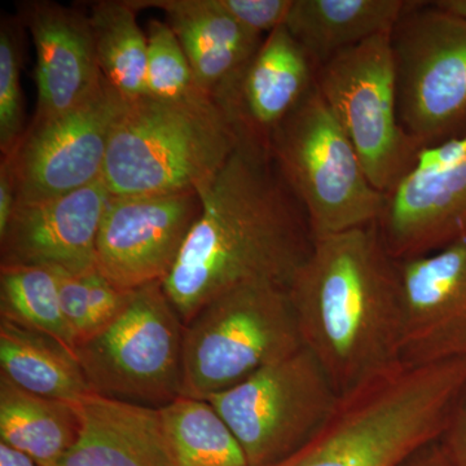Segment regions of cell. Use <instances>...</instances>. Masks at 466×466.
<instances>
[{
	"instance_id": "cell-1",
	"label": "cell",
	"mask_w": 466,
	"mask_h": 466,
	"mask_svg": "<svg viewBox=\"0 0 466 466\" xmlns=\"http://www.w3.org/2000/svg\"><path fill=\"white\" fill-rule=\"evenodd\" d=\"M198 196L200 217L162 281L184 325L244 285L287 288L314 244L305 211L267 150L238 144Z\"/></svg>"
},
{
	"instance_id": "cell-2",
	"label": "cell",
	"mask_w": 466,
	"mask_h": 466,
	"mask_svg": "<svg viewBox=\"0 0 466 466\" xmlns=\"http://www.w3.org/2000/svg\"><path fill=\"white\" fill-rule=\"evenodd\" d=\"M287 290L303 346L341 397L401 367L398 262L377 223L314 240Z\"/></svg>"
},
{
	"instance_id": "cell-3",
	"label": "cell",
	"mask_w": 466,
	"mask_h": 466,
	"mask_svg": "<svg viewBox=\"0 0 466 466\" xmlns=\"http://www.w3.org/2000/svg\"><path fill=\"white\" fill-rule=\"evenodd\" d=\"M466 382V358L401 366L342 395L303 449L275 466H400L438 440Z\"/></svg>"
},
{
	"instance_id": "cell-4",
	"label": "cell",
	"mask_w": 466,
	"mask_h": 466,
	"mask_svg": "<svg viewBox=\"0 0 466 466\" xmlns=\"http://www.w3.org/2000/svg\"><path fill=\"white\" fill-rule=\"evenodd\" d=\"M228 119L210 96L126 103L106 153L110 196L200 192L238 148Z\"/></svg>"
},
{
	"instance_id": "cell-5",
	"label": "cell",
	"mask_w": 466,
	"mask_h": 466,
	"mask_svg": "<svg viewBox=\"0 0 466 466\" xmlns=\"http://www.w3.org/2000/svg\"><path fill=\"white\" fill-rule=\"evenodd\" d=\"M269 153L314 240L379 222L386 196L368 179L317 84L276 128Z\"/></svg>"
},
{
	"instance_id": "cell-6",
	"label": "cell",
	"mask_w": 466,
	"mask_h": 466,
	"mask_svg": "<svg viewBox=\"0 0 466 466\" xmlns=\"http://www.w3.org/2000/svg\"><path fill=\"white\" fill-rule=\"evenodd\" d=\"M302 348L287 288L244 285L184 325L182 397L208 400Z\"/></svg>"
},
{
	"instance_id": "cell-7",
	"label": "cell",
	"mask_w": 466,
	"mask_h": 466,
	"mask_svg": "<svg viewBox=\"0 0 466 466\" xmlns=\"http://www.w3.org/2000/svg\"><path fill=\"white\" fill-rule=\"evenodd\" d=\"M184 323L162 283L131 290L118 315L76 346L92 392L161 408L182 397Z\"/></svg>"
},
{
	"instance_id": "cell-8",
	"label": "cell",
	"mask_w": 466,
	"mask_h": 466,
	"mask_svg": "<svg viewBox=\"0 0 466 466\" xmlns=\"http://www.w3.org/2000/svg\"><path fill=\"white\" fill-rule=\"evenodd\" d=\"M208 400L231 429L250 466H275L317 437L341 394L303 346Z\"/></svg>"
},
{
	"instance_id": "cell-9",
	"label": "cell",
	"mask_w": 466,
	"mask_h": 466,
	"mask_svg": "<svg viewBox=\"0 0 466 466\" xmlns=\"http://www.w3.org/2000/svg\"><path fill=\"white\" fill-rule=\"evenodd\" d=\"M401 127L420 150L466 137V23L412 2L391 30Z\"/></svg>"
},
{
	"instance_id": "cell-10",
	"label": "cell",
	"mask_w": 466,
	"mask_h": 466,
	"mask_svg": "<svg viewBox=\"0 0 466 466\" xmlns=\"http://www.w3.org/2000/svg\"><path fill=\"white\" fill-rule=\"evenodd\" d=\"M317 86L357 150L368 179L388 198L413 170L421 152L398 115L391 32L319 66Z\"/></svg>"
},
{
	"instance_id": "cell-11",
	"label": "cell",
	"mask_w": 466,
	"mask_h": 466,
	"mask_svg": "<svg viewBox=\"0 0 466 466\" xmlns=\"http://www.w3.org/2000/svg\"><path fill=\"white\" fill-rule=\"evenodd\" d=\"M125 106L121 95L104 81L76 108L32 119L11 155L2 157L17 205L51 200L103 179L110 137Z\"/></svg>"
},
{
	"instance_id": "cell-12",
	"label": "cell",
	"mask_w": 466,
	"mask_h": 466,
	"mask_svg": "<svg viewBox=\"0 0 466 466\" xmlns=\"http://www.w3.org/2000/svg\"><path fill=\"white\" fill-rule=\"evenodd\" d=\"M201 210L198 192L110 196L97 233L95 267L124 290L162 283Z\"/></svg>"
},
{
	"instance_id": "cell-13",
	"label": "cell",
	"mask_w": 466,
	"mask_h": 466,
	"mask_svg": "<svg viewBox=\"0 0 466 466\" xmlns=\"http://www.w3.org/2000/svg\"><path fill=\"white\" fill-rule=\"evenodd\" d=\"M377 227L395 260L466 241V137L419 153Z\"/></svg>"
},
{
	"instance_id": "cell-14",
	"label": "cell",
	"mask_w": 466,
	"mask_h": 466,
	"mask_svg": "<svg viewBox=\"0 0 466 466\" xmlns=\"http://www.w3.org/2000/svg\"><path fill=\"white\" fill-rule=\"evenodd\" d=\"M397 262L401 366L466 358V241Z\"/></svg>"
},
{
	"instance_id": "cell-15",
	"label": "cell",
	"mask_w": 466,
	"mask_h": 466,
	"mask_svg": "<svg viewBox=\"0 0 466 466\" xmlns=\"http://www.w3.org/2000/svg\"><path fill=\"white\" fill-rule=\"evenodd\" d=\"M317 84V66L280 26L213 97L238 144L269 152L272 135ZM271 155V153H269Z\"/></svg>"
},
{
	"instance_id": "cell-16",
	"label": "cell",
	"mask_w": 466,
	"mask_h": 466,
	"mask_svg": "<svg viewBox=\"0 0 466 466\" xmlns=\"http://www.w3.org/2000/svg\"><path fill=\"white\" fill-rule=\"evenodd\" d=\"M109 198L101 179L60 198L17 205L0 235V267H48L72 274L90 271Z\"/></svg>"
},
{
	"instance_id": "cell-17",
	"label": "cell",
	"mask_w": 466,
	"mask_h": 466,
	"mask_svg": "<svg viewBox=\"0 0 466 466\" xmlns=\"http://www.w3.org/2000/svg\"><path fill=\"white\" fill-rule=\"evenodd\" d=\"M18 18L35 47L38 104L33 119L84 104L104 85L88 12L52 2H27Z\"/></svg>"
},
{
	"instance_id": "cell-18",
	"label": "cell",
	"mask_w": 466,
	"mask_h": 466,
	"mask_svg": "<svg viewBox=\"0 0 466 466\" xmlns=\"http://www.w3.org/2000/svg\"><path fill=\"white\" fill-rule=\"evenodd\" d=\"M76 408L78 438L57 466H170L158 408L94 392Z\"/></svg>"
},
{
	"instance_id": "cell-19",
	"label": "cell",
	"mask_w": 466,
	"mask_h": 466,
	"mask_svg": "<svg viewBox=\"0 0 466 466\" xmlns=\"http://www.w3.org/2000/svg\"><path fill=\"white\" fill-rule=\"evenodd\" d=\"M137 11L157 8L179 39L196 85L208 96L241 69L265 36L240 25L218 0H130Z\"/></svg>"
},
{
	"instance_id": "cell-20",
	"label": "cell",
	"mask_w": 466,
	"mask_h": 466,
	"mask_svg": "<svg viewBox=\"0 0 466 466\" xmlns=\"http://www.w3.org/2000/svg\"><path fill=\"white\" fill-rule=\"evenodd\" d=\"M410 0H293L285 27L318 67L379 34L391 32Z\"/></svg>"
},
{
	"instance_id": "cell-21",
	"label": "cell",
	"mask_w": 466,
	"mask_h": 466,
	"mask_svg": "<svg viewBox=\"0 0 466 466\" xmlns=\"http://www.w3.org/2000/svg\"><path fill=\"white\" fill-rule=\"evenodd\" d=\"M0 375L52 400L78 401L92 394L72 349L5 319H0Z\"/></svg>"
},
{
	"instance_id": "cell-22",
	"label": "cell",
	"mask_w": 466,
	"mask_h": 466,
	"mask_svg": "<svg viewBox=\"0 0 466 466\" xmlns=\"http://www.w3.org/2000/svg\"><path fill=\"white\" fill-rule=\"evenodd\" d=\"M79 433L76 401L52 400L0 375V441L41 466H57Z\"/></svg>"
},
{
	"instance_id": "cell-23",
	"label": "cell",
	"mask_w": 466,
	"mask_h": 466,
	"mask_svg": "<svg viewBox=\"0 0 466 466\" xmlns=\"http://www.w3.org/2000/svg\"><path fill=\"white\" fill-rule=\"evenodd\" d=\"M137 12L130 0H99L88 12L101 73L126 103L147 95L148 38Z\"/></svg>"
},
{
	"instance_id": "cell-24",
	"label": "cell",
	"mask_w": 466,
	"mask_h": 466,
	"mask_svg": "<svg viewBox=\"0 0 466 466\" xmlns=\"http://www.w3.org/2000/svg\"><path fill=\"white\" fill-rule=\"evenodd\" d=\"M161 415L170 466H250L210 401L180 397Z\"/></svg>"
},
{
	"instance_id": "cell-25",
	"label": "cell",
	"mask_w": 466,
	"mask_h": 466,
	"mask_svg": "<svg viewBox=\"0 0 466 466\" xmlns=\"http://www.w3.org/2000/svg\"><path fill=\"white\" fill-rule=\"evenodd\" d=\"M0 319L47 334L75 351V339L61 311L54 268L0 267Z\"/></svg>"
},
{
	"instance_id": "cell-26",
	"label": "cell",
	"mask_w": 466,
	"mask_h": 466,
	"mask_svg": "<svg viewBox=\"0 0 466 466\" xmlns=\"http://www.w3.org/2000/svg\"><path fill=\"white\" fill-rule=\"evenodd\" d=\"M147 38L146 96L161 101H184L208 96L196 85L188 58L167 21L157 18L149 20Z\"/></svg>"
},
{
	"instance_id": "cell-27",
	"label": "cell",
	"mask_w": 466,
	"mask_h": 466,
	"mask_svg": "<svg viewBox=\"0 0 466 466\" xmlns=\"http://www.w3.org/2000/svg\"><path fill=\"white\" fill-rule=\"evenodd\" d=\"M24 25L20 18L2 17L0 23V152L11 155L25 133L21 69Z\"/></svg>"
},
{
	"instance_id": "cell-28",
	"label": "cell",
	"mask_w": 466,
	"mask_h": 466,
	"mask_svg": "<svg viewBox=\"0 0 466 466\" xmlns=\"http://www.w3.org/2000/svg\"><path fill=\"white\" fill-rule=\"evenodd\" d=\"M54 269L57 274L61 311L76 346L92 334L87 279H86L87 272L72 274L64 269Z\"/></svg>"
},
{
	"instance_id": "cell-29",
	"label": "cell",
	"mask_w": 466,
	"mask_h": 466,
	"mask_svg": "<svg viewBox=\"0 0 466 466\" xmlns=\"http://www.w3.org/2000/svg\"><path fill=\"white\" fill-rule=\"evenodd\" d=\"M220 7L250 32L266 36L284 26L293 0H218Z\"/></svg>"
},
{
	"instance_id": "cell-30",
	"label": "cell",
	"mask_w": 466,
	"mask_h": 466,
	"mask_svg": "<svg viewBox=\"0 0 466 466\" xmlns=\"http://www.w3.org/2000/svg\"><path fill=\"white\" fill-rule=\"evenodd\" d=\"M437 441L451 466H466V382L451 407Z\"/></svg>"
},
{
	"instance_id": "cell-31",
	"label": "cell",
	"mask_w": 466,
	"mask_h": 466,
	"mask_svg": "<svg viewBox=\"0 0 466 466\" xmlns=\"http://www.w3.org/2000/svg\"><path fill=\"white\" fill-rule=\"evenodd\" d=\"M17 207L14 179L5 161H0V235L7 228L12 214Z\"/></svg>"
},
{
	"instance_id": "cell-32",
	"label": "cell",
	"mask_w": 466,
	"mask_h": 466,
	"mask_svg": "<svg viewBox=\"0 0 466 466\" xmlns=\"http://www.w3.org/2000/svg\"><path fill=\"white\" fill-rule=\"evenodd\" d=\"M400 466H451L437 441H431L410 453Z\"/></svg>"
},
{
	"instance_id": "cell-33",
	"label": "cell",
	"mask_w": 466,
	"mask_h": 466,
	"mask_svg": "<svg viewBox=\"0 0 466 466\" xmlns=\"http://www.w3.org/2000/svg\"><path fill=\"white\" fill-rule=\"evenodd\" d=\"M0 466H41L35 460L0 441Z\"/></svg>"
},
{
	"instance_id": "cell-34",
	"label": "cell",
	"mask_w": 466,
	"mask_h": 466,
	"mask_svg": "<svg viewBox=\"0 0 466 466\" xmlns=\"http://www.w3.org/2000/svg\"><path fill=\"white\" fill-rule=\"evenodd\" d=\"M431 5L443 14L466 23V0H437Z\"/></svg>"
}]
</instances>
